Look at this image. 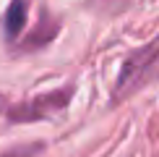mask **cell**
<instances>
[{"label": "cell", "mask_w": 159, "mask_h": 157, "mask_svg": "<svg viewBox=\"0 0 159 157\" xmlns=\"http://www.w3.org/2000/svg\"><path fill=\"white\" fill-rule=\"evenodd\" d=\"M24 16H26V5H24V0H13V3H11V11H8V18H5V29H8L11 37L21 31Z\"/></svg>", "instance_id": "6da1fadb"}]
</instances>
